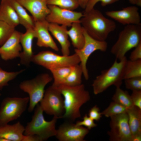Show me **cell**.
I'll return each mask as SVG.
<instances>
[{
  "label": "cell",
  "instance_id": "obj_1",
  "mask_svg": "<svg viewBox=\"0 0 141 141\" xmlns=\"http://www.w3.org/2000/svg\"><path fill=\"white\" fill-rule=\"evenodd\" d=\"M56 87L64 98L65 112L58 119L74 122L76 119L81 116L80 110L81 107L90 100L89 92L82 84L74 87L62 84Z\"/></svg>",
  "mask_w": 141,
  "mask_h": 141
},
{
  "label": "cell",
  "instance_id": "obj_2",
  "mask_svg": "<svg viewBox=\"0 0 141 141\" xmlns=\"http://www.w3.org/2000/svg\"><path fill=\"white\" fill-rule=\"evenodd\" d=\"M80 21L88 34L98 41H105L109 33L116 28L114 21L106 18L100 11L94 8L84 14Z\"/></svg>",
  "mask_w": 141,
  "mask_h": 141
},
{
  "label": "cell",
  "instance_id": "obj_3",
  "mask_svg": "<svg viewBox=\"0 0 141 141\" xmlns=\"http://www.w3.org/2000/svg\"><path fill=\"white\" fill-rule=\"evenodd\" d=\"M127 60L126 56L119 62L116 58L110 68L101 71V74L96 77L92 84L95 95L103 92L113 85L116 87H120L123 80Z\"/></svg>",
  "mask_w": 141,
  "mask_h": 141
},
{
  "label": "cell",
  "instance_id": "obj_4",
  "mask_svg": "<svg viewBox=\"0 0 141 141\" xmlns=\"http://www.w3.org/2000/svg\"><path fill=\"white\" fill-rule=\"evenodd\" d=\"M141 42V24L127 25L119 34L118 40L112 47L111 53L121 61L126 53Z\"/></svg>",
  "mask_w": 141,
  "mask_h": 141
},
{
  "label": "cell",
  "instance_id": "obj_5",
  "mask_svg": "<svg viewBox=\"0 0 141 141\" xmlns=\"http://www.w3.org/2000/svg\"><path fill=\"white\" fill-rule=\"evenodd\" d=\"M36 105L32 120L27 123L23 134L25 136L36 134L42 141H46L49 137L56 135L55 126L58 118L54 116L51 121H45L43 114L44 111L40 104L38 103Z\"/></svg>",
  "mask_w": 141,
  "mask_h": 141
},
{
  "label": "cell",
  "instance_id": "obj_6",
  "mask_svg": "<svg viewBox=\"0 0 141 141\" xmlns=\"http://www.w3.org/2000/svg\"><path fill=\"white\" fill-rule=\"evenodd\" d=\"M52 80V78L48 74L45 73L20 83L19 85L20 89L29 95L30 102L28 109L29 113L33 111L35 106L42 99L45 86Z\"/></svg>",
  "mask_w": 141,
  "mask_h": 141
},
{
  "label": "cell",
  "instance_id": "obj_7",
  "mask_svg": "<svg viewBox=\"0 0 141 141\" xmlns=\"http://www.w3.org/2000/svg\"><path fill=\"white\" fill-rule=\"evenodd\" d=\"M32 62L49 70L57 68L74 66L80 62L75 53L71 56H60L49 51H43L34 55Z\"/></svg>",
  "mask_w": 141,
  "mask_h": 141
},
{
  "label": "cell",
  "instance_id": "obj_8",
  "mask_svg": "<svg viewBox=\"0 0 141 141\" xmlns=\"http://www.w3.org/2000/svg\"><path fill=\"white\" fill-rule=\"evenodd\" d=\"M29 101V97L4 98L0 108V127L20 117L26 110Z\"/></svg>",
  "mask_w": 141,
  "mask_h": 141
},
{
  "label": "cell",
  "instance_id": "obj_9",
  "mask_svg": "<svg viewBox=\"0 0 141 141\" xmlns=\"http://www.w3.org/2000/svg\"><path fill=\"white\" fill-rule=\"evenodd\" d=\"M62 95L56 87L52 85L48 87L40 102V105L43 111L49 115L57 117L58 119L62 116L65 110Z\"/></svg>",
  "mask_w": 141,
  "mask_h": 141
},
{
  "label": "cell",
  "instance_id": "obj_10",
  "mask_svg": "<svg viewBox=\"0 0 141 141\" xmlns=\"http://www.w3.org/2000/svg\"><path fill=\"white\" fill-rule=\"evenodd\" d=\"M110 131L107 134L110 141H131L132 133L128 124L129 117L127 112L110 117Z\"/></svg>",
  "mask_w": 141,
  "mask_h": 141
},
{
  "label": "cell",
  "instance_id": "obj_11",
  "mask_svg": "<svg viewBox=\"0 0 141 141\" xmlns=\"http://www.w3.org/2000/svg\"><path fill=\"white\" fill-rule=\"evenodd\" d=\"M82 28L85 39V44L81 49L79 50L75 49L74 50L75 53L80 58L83 74L85 80H87L89 79V75L86 64L89 57L92 52L97 50L102 52L106 51L108 44L105 41H99L93 38L88 34L82 26Z\"/></svg>",
  "mask_w": 141,
  "mask_h": 141
},
{
  "label": "cell",
  "instance_id": "obj_12",
  "mask_svg": "<svg viewBox=\"0 0 141 141\" xmlns=\"http://www.w3.org/2000/svg\"><path fill=\"white\" fill-rule=\"evenodd\" d=\"M50 12L45 18L48 23H53L66 26H71L73 23L80 22V18L83 14L78 12L61 8L54 5H48Z\"/></svg>",
  "mask_w": 141,
  "mask_h": 141
},
{
  "label": "cell",
  "instance_id": "obj_13",
  "mask_svg": "<svg viewBox=\"0 0 141 141\" xmlns=\"http://www.w3.org/2000/svg\"><path fill=\"white\" fill-rule=\"evenodd\" d=\"M73 122L66 120L56 130L55 136L59 141H85L84 138L89 130L82 126H77Z\"/></svg>",
  "mask_w": 141,
  "mask_h": 141
},
{
  "label": "cell",
  "instance_id": "obj_14",
  "mask_svg": "<svg viewBox=\"0 0 141 141\" xmlns=\"http://www.w3.org/2000/svg\"><path fill=\"white\" fill-rule=\"evenodd\" d=\"M122 9L120 10L107 11L105 13L108 16L124 25L141 24L138 7L133 6Z\"/></svg>",
  "mask_w": 141,
  "mask_h": 141
},
{
  "label": "cell",
  "instance_id": "obj_15",
  "mask_svg": "<svg viewBox=\"0 0 141 141\" xmlns=\"http://www.w3.org/2000/svg\"><path fill=\"white\" fill-rule=\"evenodd\" d=\"M21 33L15 30L0 48V55L5 61L11 60L19 57L22 46L20 42Z\"/></svg>",
  "mask_w": 141,
  "mask_h": 141
},
{
  "label": "cell",
  "instance_id": "obj_16",
  "mask_svg": "<svg viewBox=\"0 0 141 141\" xmlns=\"http://www.w3.org/2000/svg\"><path fill=\"white\" fill-rule=\"evenodd\" d=\"M36 38V34L33 29L29 28L26 30V32L21 33L20 37V42L23 49V51L21 52L19 57L20 63L27 67L30 64L34 55L32 50L33 40Z\"/></svg>",
  "mask_w": 141,
  "mask_h": 141
},
{
  "label": "cell",
  "instance_id": "obj_17",
  "mask_svg": "<svg viewBox=\"0 0 141 141\" xmlns=\"http://www.w3.org/2000/svg\"><path fill=\"white\" fill-rule=\"evenodd\" d=\"M31 14L35 21L45 20L50 12L48 7L47 0H17Z\"/></svg>",
  "mask_w": 141,
  "mask_h": 141
},
{
  "label": "cell",
  "instance_id": "obj_18",
  "mask_svg": "<svg viewBox=\"0 0 141 141\" xmlns=\"http://www.w3.org/2000/svg\"><path fill=\"white\" fill-rule=\"evenodd\" d=\"M48 23L45 19L35 21L34 30L37 39V44L39 47L50 48L58 51L59 48L49 32Z\"/></svg>",
  "mask_w": 141,
  "mask_h": 141
},
{
  "label": "cell",
  "instance_id": "obj_19",
  "mask_svg": "<svg viewBox=\"0 0 141 141\" xmlns=\"http://www.w3.org/2000/svg\"><path fill=\"white\" fill-rule=\"evenodd\" d=\"M67 27L63 25L60 26L55 23L48 24L49 31L60 43L61 47L62 53L64 56H69L70 54L69 48L70 45L68 39Z\"/></svg>",
  "mask_w": 141,
  "mask_h": 141
},
{
  "label": "cell",
  "instance_id": "obj_20",
  "mask_svg": "<svg viewBox=\"0 0 141 141\" xmlns=\"http://www.w3.org/2000/svg\"><path fill=\"white\" fill-rule=\"evenodd\" d=\"M25 129L19 121L13 125L7 124L0 127V137L9 141H22Z\"/></svg>",
  "mask_w": 141,
  "mask_h": 141
},
{
  "label": "cell",
  "instance_id": "obj_21",
  "mask_svg": "<svg viewBox=\"0 0 141 141\" xmlns=\"http://www.w3.org/2000/svg\"><path fill=\"white\" fill-rule=\"evenodd\" d=\"M0 20L15 28L20 24L16 12L8 0H1Z\"/></svg>",
  "mask_w": 141,
  "mask_h": 141
},
{
  "label": "cell",
  "instance_id": "obj_22",
  "mask_svg": "<svg viewBox=\"0 0 141 141\" xmlns=\"http://www.w3.org/2000/svg\"><path fill=\"white\" fill-rule=\"evenodd\" d=\"M16 12L20 24L24 26L26 30L34 28L35 21L32 16L29 15L24 7L17 0H8Z\"/></svg>",
  "mask_w": 141,
  "mask_h": 141
},
{
  "label": "cell",
  "instance_id": "obj_23",
  "mask_svg": "<svg viewBox=\"0 0 141 141\" xmlns=\"http://www.w3.org/2000/svg\"><path fill=\"white\" fill-rule=\"evenodd\" d=\"M71 26V29L67 31V33L74 47L77 49L80 50L83 47L85 42L81 24L79 22H74Z\"/></svg>",
  "mask_w": 141,
  "mask_h": 141
},
{
  "label": "cell",
  "instance_id": "obj_24",
  "mask_svg": "<svg viewBox=\"0 0 141 141\" xmlns=\"http://www.w3.org/2000/svg\"><path fill=\"white\" fill-rule=\"evenodd\" d=\"M128 124L132 136L141 133V109L134 105L127 108Z\"/></svg>",
  "mask_w": 141,
  "mask_h": 141
},
{
  "label": "cell",
  "instance_id": "obj_25",
  "mask_svg": "<svg viewBox=\"0 0 141 141\" xmlns=\"http://www.w3.org/2000/svg\"><path fill=\"white\" fill-rule=\"evenodd\" d=\"M74 66L62 67L50 70L54 79L52 85L57 87L62 84L73 70Z\"/></svg>",
  "mask_w": 141,
  "mask_h": 141
},
{
  "label": "cell",
  "instance_id": "obj_26",
  "mask_svg": "<svg viewBox=\"0 0 141 141\" xmlns=\"http://www.w3.org/2000/svg\"><path fill=\"white\" fill-rule=\"evenodd\" d=\"M112 100L127 108L134 105L131 96L128 91H124L120 87H116L115 92L112 98Z\"/></svg>",
  "mask_w": 141,
  "mask_h": 141
},
{
  "label": "cell",
  "instance_id": "obj_27",
  "mask_svg": "<svg viewBox=\"0 0 141 141\" xmlns=\"http://www.w3.org/2000/svg\"><path fill=\"white\" fill-rule=\"evenodd\" d=\"M83 74L81 65L79 64L76 65L62 84L72 87L81 84Z\"/></svg>",
  "mask_w": 141,
  "mask_h": 141
},
{
  "label": "cell",
  "instance_id": "obj_28",
  "mask_svg": "<svg viewBox=\"0 0 141 141\" xmlns=\"http://www.w3.org/2000/svg\"><path fill=\"white\" fill-rule=\"evenodd\" d=\"M138 76H141V59L134 61L127 60L123 79Z\"/></svg>",
  "mask_w": 141,
  "mask_h": 141
},
{
  "label": "cell",
  "instance_id": "obj_29",
  "mask_svg": "<svg viewBox=\"0 0 141 141\" xmlns=\"http://www.w3.org/2000/svg\"><path fill=\"white\" fill-rule=\"evenodd\" d=\"M127 109L125 107L113 101L101 113L107 117H110L116 114L127 112Z\"/></svg>",
  "mask_w": 141,
  "mask_h": 141
},
{
  "label": "cell",
  "instance_id": "obj_30",
  "mask_svg": "<svg viewBox=\"0 0 141 141\" xmlns=\"http://www.w3.org/2000/svg\"><path fill=\"white\" fill-rule=\"evenodd\" d=\"M47 5H54L60 8L73 11L79 6L78 0H47Z\"/></svg>",
  "mask_w": 141,
  "mask_h": 141
},
{
  "label": "cell",
  "instance_id": "obj_31",
  "mask_svg": "<svg viewBox=\"0 0 141 141\" xmlns=\"http://www.w3.org/2000/svg\"><path fill=\"white\" fill-rule=\"evenodd\" d=\"M25 70L23 69L18 71L8 72L3 70L0 67V90L4 86H8L9 81L15 79Z\"/></svg>",
  "mask_w": 141,
  "mask_h": 141
},
{
  "label": "cell",
  "instance_id": "obj_32",
  "mask_svg": "<svg viewBox=\"0 0 141 141\" xmlns=\"http://www.w3.org/2000/svg\"><path fill=\"white\" fill-rule=\"evenodd\" d=\"M15 30V27L0 20V46H2L6 42Z\"/></svg>",
  "mask_w": 141,
  "mask_h": 141
},
{
  "label": "cell",
  "instance_id": "obj_33",
  "mask_svg": "<svg viewBox=\"0 0 141 141\" xmlns=\"http://www.w3.org/2000/svg\"><path fill=\"white\" fill-rule=\"evenodd\" d=\"M126 88L132 91L141 90V76L124 79Z\"/></svg>",
  "mask_w": 141,
  "mask_h": 141
},
{
  "label": "cell",
  "instance_id": "obj_34",
  "mask_svg": "<svg viewBox=\"0 0 141 141\" xmlns=\"http://www.w3.org/2000/svg\"><path fill=\"white\" fill-rule=\"evenodd\" d=\"M119 0H90L86 5L84 14L87 13L91 10L98 2H101V5L104 7L118 1Z\"/></svg>",
  "mask_w": 141,
  "mask_h": 141
},
{
  "label": "cell",
  "instance_id": "obj_35",
  "mask_svg": "<svg viewBox=\"0 0 141 141\" xmlns=\"http://www.w3.org/2000/svg\"><path fill=\"white\" fill-rule=\"evenodd\" d=\"M83 119V120L82 121H77L75 124V125L78 126H84L87 127L89 130L97 126V125L94 122L93 120L90 117H88L86 114L84 116Z\"/></svg>",
  "mask_w": 141,
  "mask_h": 141
},
{
  "label": "cell",
  "instance_id": "obj_36",
  "mask_svg": "<svg viewBox=\"0 0 141 141\" xmlns=\"http://www.w3.org/2000/svg\"><path fill=\"white\" fill-rule=\"evenodd\" d=\"M88 115L93 120L98 121L102 116L101 113L99 112V108L95 105L89 110Z\"/></svg>",
  "mask_w": 141,
  "mask_h": 141
},
{
  "label": "cell",
  "instance_id": "obj_37",
  "mask_svg": "<svg viewBox=\"0 0 141 141\" xmlns=\"http://www.w3.org/2000/svg\"><path fill=\"white\" fill-rule=\"evenodd\" d=\"M131 97L134 105L141 109V90L132 91Z\"/></svg>",
  "mask_w": 141,
  "mask_h": 141
},
{
  "label": "cell",
  "instance_id": "obj_38",
  "mask_svg": "<svg viewBox=\"0 0 141 141\" xmlns=\"http://www.w3.org/2000/svg\"><path fill=\"white\" fill-rule=\"evenodd\" d=\"M131 52L129 57L130 60L134 61L141 59V42Z\"/></svg>",
  "mask_w": 141,
  "mask_h": 141
},
{
  "label": "cell",
  "instance_id": "obj_39",
  "mask_svg": "<svg viewBox=\"0 0 141 141\" xmlns=\"http://www.w3.org/2000/svg\"><path fill=\"white\" fill-rule=\"evenodd\" d=\"M22 141H42L41 138L36 134L24 135Z\"/></svg>",
  "mask_w": 141,
  "mask_h": 141
},
{
  "label": "cell",
  "instance_id": "obj_40",
  "mask_svg": "<svg viewBox=\"0 0 141 141\" xmlns=\"http://www.w3.org/2000/svg\"><path fill=\"white\" fill-rule=\"evenodd\" d=\"M90 0H78L79 6L81 8L84 9L86 8L88 2Z\"/></svg>",
  "mask_w": 141,
  "mask_h": 141
},
{
  "label": "cell",
  "instance_id": "obj_41",
  "mask_svg": "<svg viewBox=\"0 0 141 141\" xmlns=\"http://www.w3.org/2000/svg\"><path fill=\"white\" fill-rule=\"evenodd\" d=\"M141 133L132 136L131 141H141Z\"/></svg>",
  "mask_w": 141,
  "mask_h": 141
},
{
  "label": "cell",
  "instance_id": "obj_42",
  "mask_svg": "<svg viewBox=\"0 0 141 141\" xmlns=\"http://www.w3.org/2000/svg\"><path fill=\"white\" fill-rule=\"evenodd\" d=\"M135 4L137 6L141 7V0H135Z\"/></svg>",
  "mask_w": 141,
  "mask_h": 141
},
{
  "label": "cell",
  "instance_id": "obj_43",
  "mask_svg": "<svg viewBox=\"0 0 141 141\" xmlns=\"http://www.w3.org/2000/svg\"><path fill=\"white\" fill-rule=\"evenodd\" d=\"M130 3L132 4H135V0H128Z\"/></svg>",
  "mask_w": 141,
  "mask_h": 141
},
{
  "label": "cell",
  "instance_id": "obj_44",
  "mask_svg": "<svg viewBox=\"0 0 141 141\" xmlns=\"http://www.w3.org/2000/svg\"><path fill=\"white\" fill-rule=\"evenodd\" d=\"M0 141H9L7 140L2 137H0Z\"/></svg>",
  "mask_w": 141,
  "mask_h": 141
},
{
  "label": "cell",
  "instance_id": "obj_45",
  "mask_svg": "<svg viewBox=\"0 0 141 141\" xmlns=\"http://www.w3.org/2000/svg\"><path fill=\"white\" fill-rule=\"evenodd\" d=\"M1 93H0V97L1 96Z\"/></svg>",
  "mask_w": 141,
  "mask_h": 141
}]
</instances>
